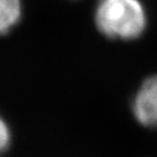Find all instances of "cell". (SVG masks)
Returning <instances> with one entry per match:
<instances>
[{
	"label": "cell",
	"mask_w": 157,
	"mask_h": 157,
	"mask_svg": "<svg viewBox=\"0 0 157 157\" xmlns=\"http://www.w3.org/2000/svg\"><path fill=\"white\" fill-rule=\"evenodd\" d=\"M21 0H0V35H5L21 19Z\"/></svg>",
	"instance_id": "obj_3"
},
{
	"label": "cell",
	"mask_w": 157,
	"mask_h": 157,
	"mask_svg": "<svg viewBox=\"0 0 157 157\" xmlns=\"http://www.w3.org/2000/svg\"><path fill=\"white\" fill-rule=\"evenodd\" d=\"M10 141H11L10 129L5 123V120L0 116V153L4 152L9 147Z\"/></svg>",
	"instance_id": "obj_4"
},
{
	"label": "cell",
	"mask_w": 157,
	"mask_h": 157,
	"mask_svg": "<svg viewBox=\"0 0 157 157\" xmlns=\"http://www.w3.org/2000/svg\"><path fill=\"white\" fill-rule=\"evenodd\" d=\"M94 19L98 30L113 40H134L146 27L140 0H99Z\"/></svg>",
	"instance_id": "obj_1"
},
{
	"label": "cell",
	"mask_w": 157,
	"mask_h": 157,
	"mask_svg": "<svg viewBox=\"0 0 157 157\" xmlns=\"http://www.w3.org/2000/svg\"><path fill=\"white\" fill-rule=\"evenodd\" d=\"M132 113L141 125L157 128V75L147 78L135 94Z\"/></svg>",
	"instance_id": "obj_2"
}]
</instances>
